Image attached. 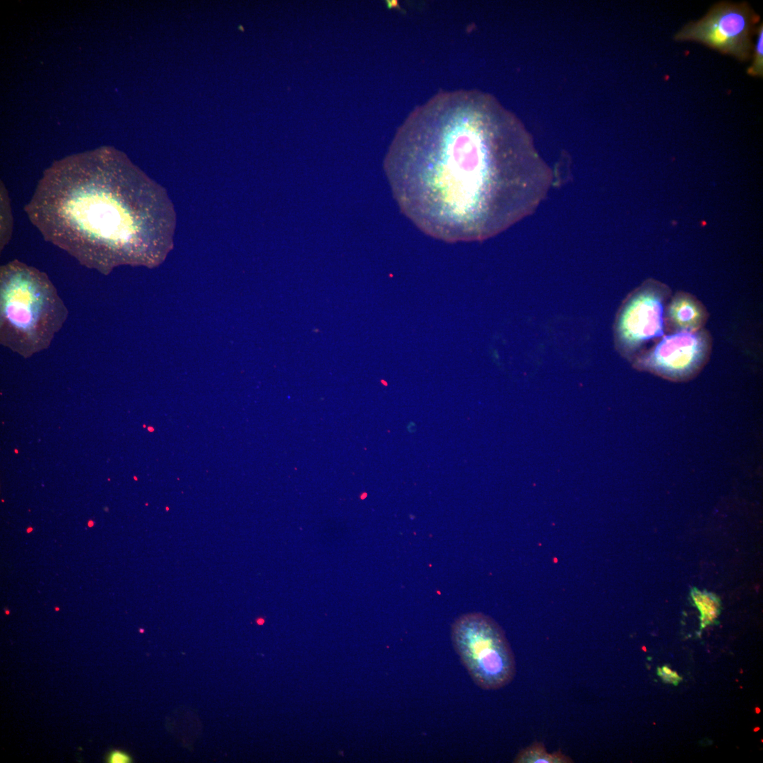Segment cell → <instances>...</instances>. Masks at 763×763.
<instances>
[{
  "label": "cell",
  "mask_w": 763,
  "mask_h": 763,
  "mask_svg": "<svg viewBox=\"0 0 763 763\" xmlns=\"http://www.w3.org/2000/svg\"><path fill=\"white\" fill-rule=\"evenodd\" d=\"M455 651L474 682L495 690L508 685L515 675L509 644L498 624L479 613L461 615L452 625Z\"/></svg>",
  "instance_id": "277c9868"
},
{
  "label": "cell",
  "mask_w": 763,
  "mask_h": 763,
  "mask_svg": "<svg viewBox=\"0 0 763 763\" xmlns=\"http://www.w3.org/2000/svg\"><path fill=\"white\" fill-rule=\"evenodd\" d=\"M712 348V336L706 328L667 333L631 363L638 370L668 381L687 382L702 370Z\"/></svg>",
  "instance_id": "8992f818"
},
{
  "label": "cell",
  "mask_w": 763,
  "mask_h": 763,
  "mask_svg": "<svg viewBox=\"0 0 763 763\" xmlns=\"http://www.w3.org/2000/svg\"><path fill=\"white\" fill-rule=\"evenodd\" d=\"M756 15L746 4L719 3L702 19L684 26L677 40H693L745 61L751 54Z\"/></svg>",
  "instance_id": "52a82bcc"
},
{
  "label": "cell",
  "mask_w": 763,
  "mask_h": 763,
  "mask_svg": "<svg viewBox=\"0 0 763 763\" xmlns=\"http://www.w3.org/2000/svg\"><path fill=\"white\" fill-rule=\"evenodd\" d=\"M109 762H114V763L115 762L116 763L129 762H130V758L129 757L128 755H125V754H124V753H122V752H121L119 751H114V752H112L111 754V755L110 757Z\"/></svg>",
  "instance_id": "4fadbf2b"
},
{
  "label": "cell",
  "mask_w": 763,
  "mask_h": 763,
  "mask_svg": "<svg viewBox=\"0 0 763 763\" xmlns=\"http://www.w3.org/2000/svg\"><path fill=\"white\" fill-rule=\"evenodd\" d=\"M657 673H658V675L666 682L672 683V684H673L675 685H677L678 684V682H680L682 680V678L675 671H673L672 673H670L669 675H667V674H665V673H663L662 672L661 668H658L657 669Z\"/></svg>",
  "instance_id": "7c38bea8"
},
{
  "label": "cell",
  "mask_w": 763,
  "mask_h": 763,
  "mask_svg": "<svg viewBox=\"0 0 763 763\" xmlns=\"http://www.w3.org/2000/svg\"><path fill=\"white\" fill-rule=\"evenodd\" d=\"M666 283L648 278L622 301L613 324L615 350L632 362L666 333L665 310L672 294Z\"/></svg>",
  "instance_id": "5b68a950"
},
{
  "label": "cell",
  "mask_w": 763,
  "mask_h": 763,
  "mask_svg": "<svg viewBox=\"0 0 763 763\" xmlns=\"http://www.w3.org/2000/svg\"><path fill=\"white\" fill-rule=\"evenodd\" d=\"M763 28L762 25L758 28L757 39L754 52V59L752 66L748 69V73L754 76H762L763 75Z\"/></svg>",
  "instance_id": "8fae6325"
},
{
  "label": "cell",
  "mask_w": 763,
  "mask_h": 763,
  "mask_svg": "<svg viewBox=\"0 0 763 763\" xmlns=\"http://www.w3.org/2000/svg\"><path fill=\"white\" fill-rule=\"evenodd\" d=\"M69 311L48 276L18 259L0 268V343L24 358L46 350Z\"/></svg>",
  "instance_id": "3957f363"
},
{
  "label": "cell",
  "mask_w": 763,
  "mask_h": 763,
  "mask_svg": "<svg viewBox=\"0 0 763 763\" xmlns=\"http://www.w3.org/2000/svg\"><path fill=\"white\" fill-rule=\"evenodd\" d=\"M691 596L694 605L700 611L701 627L714 622L720 613V600L716 596L707 591H701L697 588L691 591Z\"/></svg>",
  "instance_id": "30bf717a"
},
{
  "label": "cell",
  "mask_w": 763,
  "mask_h": 763,
  "mask_svg": "<svg viewBox=\"0 0 763 763\" xmlns=\"http://www.w3.org/2000/svg\"><path fill=\"white\" fill-rule=\"evenodd\" d=\"M643 650H644V651H646V649L645 648V646H643Z\"/></svg>",
  "instance_id": "e0dca14e"
},
{
  "label": "cell",
  "mask_w": 763,
  "mask_h": 763,
  "mask_svg": "<svg viewBox=\"0 0 763 763\" xmlns=\"http://www.w3.org/2000/svg\"><path fill=\"white\" fill-rule=\"evenodd\" d=\"M755 713L759 714L761 713V709L758 706L755 707Z\"/></svg>",
  "instance_id": "5bb4252c"
},
{
  "label": "cell",
  "mask_w": 763,
  "mask_h": 763,
  "mask_svg": "<svg viewBox=\"0 0 763 763\" xmlns=\"http://www.w3.org/2000/svg\"><path fill=\"white\" fill-rule=\"evenodd\" d=\"M25 211L46 241L103 275L122 265L156 266L171 247L164 190L112 147L53 162Z\"/></svg>",
  "instance_id": "7a4b0ae2"
},
{
  "label": "cell",
  "mask_w": 763,
  "mask_h": 763,
  "mask_svg": "<svg viewBox=\"0 0 763 763\" xmlns=\"http://www.w3.org/2000/svg\"><path fill=\"white\" fill-rule=\"evenodd\" d=\"M709 313L704 304L693 294L678 290L672 292L666 307L667 333L695 331L705 328Z\"/></svg>",
  "instance_id": "ba28073f"
},
{
  "label": "cell",
  "mask_w": 763,
  "mask_h": 763,
  "mask_svg": "<svg viewBox=\"0 0 763 763\" xmlns=\"http://www.w3.org/2000/svg\"><path fill=\"white\" fill-rule=\"evenodd\" d=\"M752 731H753V732H755V733H757V732H758L759 731H760V727H759V726H755V728H753V730H752Z\"/></svg>",
  "instance_id": "9a60e30c"
},
{
  "label": "cell",
  "mask_w": 763,
  "mask_h": 763,
  "mask_svg": "<svg viewBox=\"0 0 763 763\" xmlns=\"http://www.w3.org/2000/svg\"><path fill=\"white\" fill-rule=\"evenodd\" d=\"M257 622H258V624L261 625V624H263L264 620L262 619H259V620H257Z\"/></svg>",
  "instance_id": "2e32d148"
},
{
  "label": "cell",
  "mask_w": 763,
  "mask_h": 763,
  "mask_svg": "<svg viewBox=\"0 0 763 763\" xmlns=\"http://www.w3.org/2000/svg\"><path fill=\"white\" fill-rule=\"evenodd\" d=\"M516 763H571L572 759L560 752L549 753L540 743H535L521 750L515 758Z\"/></svg>",
  "instance_id": "9c48e42d"
},
{
  "label": "cell",
  "mask_w": 763,
  "mask_h": 763,
  "mask_svg": "<svg viewBox=\"0 0 763 763\" xmlns=\"http://www.w3.org/2000/svg\"><path fill=\"white\" fill-rule=\"evenodd\" d=\"M471 92L440 95L400 129L386 170L402 211L446 241L481 240L528 215L552 174Z\"/></svg>",
  "instance_id": "6da1fadb"
}]
</instances>
